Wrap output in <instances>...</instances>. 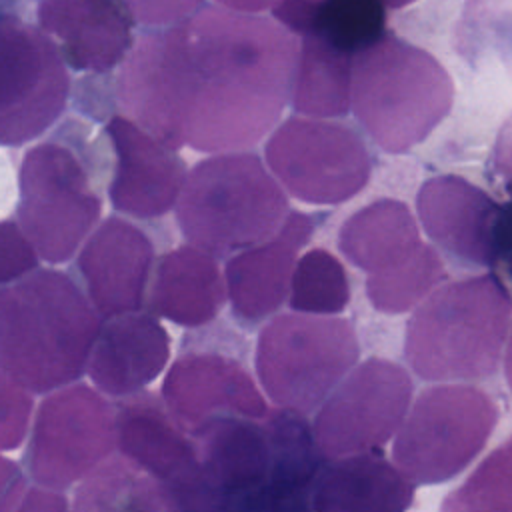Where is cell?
Here are the masks:
<instances>
[{"instance_id":"52a82bcc","label":"cell","mask_w":512,"mask_h":512,"mask_svg":"<svg viewBox=\"0 0 512 512\" xmlns=\"http://www.w3.org/2000/svg\"><path fill=\"white\" fill-rule=\"evenodd\" d=\"M360 344L352 322L338 316L280 314L258 334L254 368L274 408L316 412L356 366Z\"/></svg>"},{"instance_id":"7a4b0ae2","label":"cell","mask_w":512,"mask_h":512,"mask_svg":"<svg viewBox=\"0 0 512 512\" xmlns=\"http://www.w3.org/2000/svg\"><path fill=\"white\" fill-rule=\"evenodd\" d=\"M100 324L72 274L36 268L0 286V370L40 396L80 382Z\"/></svg>"},{"instance_id":"d590c367","label":"cell","mask_w":512,"mask_h":512,"mask_svg":"<svg viewBox=\"0 0 512 512\" xmlns=\"http://www.w3.org/2000/svg\"><path fill=\"white\" fill-rule=\"evenodd\" d=\"M28 486L22 464L0 454V512H16Z\"/></svg>"},{"instance_id":"8fae6325","label":"cell","mask_w":512,"mask_h":512,"mask_svg":"<svg viewBox=\"0 0 512 512\" xmlns=\"http://www.w3.org/2000/svg\"><path fill=\"white\" fill-rule=\"evenodd\" d=\"M70 84L56 44L24 12L0 16V146L46 134L68 106Z\"/></svg>"},{"instance_id":"6da1fadb","label":"cell","mask_w":512,"mask_h":512,"mask_svg":"<svg viewBox=\"0 0 512 512\" xmlns=\"http://www.w3.org/2000/svg\"><path fill=\"white\" fill-rule=\"evenodd\" d=\"M298 40L272 18L206 6L144 30L116 78L120 114L170 150L244 152L290 100Z\"/></svg>"},{"instance_id":"4dcf8cb0","label":"cell","mask_w":512,"mask_h":512,"mask_svg":"<svg viewBox=\"0 0 512 512\" xmlns=\"http://www.w3.org/2000/svg\"><path fill=\"white\" fill-rule=\"evenodd\" d=\"M310 488L266 480L260 486L222 498L216 512H312Z\"/></svg>"},{"instance_id":"7402d4cb","label":"cell","mask_w":512,"mask_h":512,"mask_svg":"<svg viewBox=\"0 0 512 512\" xmlns=\"http://www.w3.org/2000/svg\"><path fill=\"white\" fill-rule=\"evenodd\" d=\"M412 500L414 482L378 450L328 460L310 492L312 512H406Z\"/></svg>"},{"instance_id":"7bdbcfd3","label":"cell","mask_w":512,"mask_h":512,"mask_svg":"<svg viewBox=\"0 0 512 512\" xmlns=\"http://www.w3.org/2000/svg\"><path fill=\"white\" fill-rule=\"evenodd\" d=\"M382 2H384L386 8L400 10V8H404V6H408V4H412V2H416V0H382Z\"/></svg>"},{"instance_id":"9c48e42d","label":"cell","mask_w":512,"mask_h":512,"mask_svg":"<svg viewBox=\"0 0 512 512\" xmlns=\"http://www.w3.org/2000/svg\"><path fill=\"white\" fill-rule=\"evenodd\" d=\"M116 452V404L74 382L36 404L22 468L36 486L66 492Z\"/></svg>"},{"instance_id":"44dd1931","label":"cell","mask_w":512,"mask_h":512,"mask_svg":"<svg viewBox=\"0 0 512 512\" xmlns=\"http://www.w3.org/2000/svg\"><path fill=\"white\" fill-rule=\"evenodd\" d=\"M226 302L218 260L190 244L162 254L152 270L146 310L182 328L210 324Z\"/></svg>"},{"instance_id":"d4e9b609","label":"cell","mask_w":512,"mask_h":512,"mask_svg":"<svg viewBox=\"0 0 512 512\" xmlns=\"http://www.w3.org/2000/svg\"><path fill=\"white\" fill-rule=\"evenodd\" d=\"M354 56L310 32L300 36L292 78V108L306 118H338L350 110Z\"/></svg>"},{"instance_id":"2e32d148","label":"cell","mask_w":512,"mask_h":512,"mask_svg":"<svg viewBox=\"0 0 512 512\" xmlns=\"http://www.w3.org/2000/svg\"><path fill=\"white\" fill-rule=\"evenodd\" d=\"M104 136L112 152L106 194L114 212L132 220L168 214L188 174L180 154L122 114L108 118Z\"/></svg>"},{"instance_id":"74e56055","label":"cell","mask_w":512,"mask_h":512,"mask_svg":"<svg viewBox=\"0 0 512 512\" xmlns=\"http://www.w3.org/2000/svg\"><path fill=\"white\" fill-rule=\"evenodd\" d=\"M494 166L506 188L512 192V114L498 130V138L494 144Z\"/></svg>"},{"instance_id":"5bb4252c","label":"cell","mask_w":512,"mask_h":512,"mask_svg":"<svg viewBox=\"0 0 512 512\" xmlns=\"http://www.w3.org/2000/svg\"><path fill=\"white\" fill-rule=\"evenodd\" d=\"M160 396L188 434L224 416L264 420L270 414L262 390L236 358L196 346L170 364Z\"/></svg>"},{"instance_id":"8992f818","label":"cell","mask_w":512,"mask_h":512,"mask_svg":"<svg viewBox=\"0 0 512 512\" xmlns=\"http://www.w3.org/2000/svg\"><path fill=\"white\" fill-rule=\"evenodd\" d=\"M174 208L188 244L216 260L272 238L290 212L276 178L252 152L214 154L194 164Z\"/></svg>"},{"instance_id":"e575fe53","label":"cell","mask_w":512,"mask_h":512,"mask_svg":"<svg viewBox=\"0 0 512 512\" xmlns=\"http://www.w3.org/2000/svg\"><path fill=\"white\" fill-rule=\"evenodd\" d=\"M318 2L312 0H280L274 8V20L294 36H306L314 28Z\"/></svg>"},{"instance_id":"1f68e13d","label":"cell","mask_w":512,"mask_h":512,"mask_svg":"<svg viewBox=\"0 0 512 512\" xmlns=\"http://www.w3.org/2000/svg\"><path fill=\"white\" fill-rule=\"evenodd\" d=\"M34 408V394L0 370V452H10L24 444Z\"/></svg>"},{"instance_id":"ac0fdd59","label":"cell","mask_w":512,"mask_h":512,"mask_svg":"<svg viewBox=\"0 0 512 512\" xmlns=\"http://www.w3.org/2000/svg\"><path fill=\"white\" fill-rule=\"evenodd\" d=\"M36 22L76 72L108 74L136 42V24L122 0H40Z\"/></svg>"},{"instance_id":"b9f144b4","label":"cell","mask_w":512,"mask_h":512,"mask_svg":"<svg viewBox=\"0 0 512 512\" xmlns=\"http://www.w3.org/2000/svg\"><path fill=\"white\" fill-rule=\"evenodd\" d=\"M14 12H24L22 0H0V16L14 14Z\"/></svg>"},{"instance_id":"484cf974","label":"cell","mask_w":512,"mask_h":512,"mask_svg":"<svg viewBox=\"0 0 512 512\" xmlns=\"http://www.w3.org/2000/svg\"><path fill=\"white\" fill-rule=\"evenodd\" d=\"M72 512H170L158 480L114 452L74 486Z\"/></svg>"},{"instance_id":"4316f807","label":"cell","mask_w":512,"mask_h":512,"mask_svg":"<svg viewBox=\"0 0 512 512\" xmlns=\"http://www.w3.org/2000/svg\"><path fill=\"white\" fill-rule=\"evenodd\" d=\"M446 280L438 252L422 244L406 262L366 278L370 304L384 314H402L416 308Z\"/></svg>"},{"instance_id":"f546056e","label":"cell","mask_w":512,"mask_h":512,"mask_svg":"<svg viewBox=\"0 0 512 512\" xmlns=\"http://www.w3.org/2000/svg\"><path fill=\"white\" fill-rule=\"evenodd\" d=\"M384 10L382 0H324L318 2L312 32L356 56L384 36Z\"/></svg>"},{"instance_id":"83f0119b","label":"cell","mask_w":512,"mask_h":512,"mask_svg":"<svg viewBox=\"0 0 512 512\" xmlns=\"http://www.w3.org/2000/svg\"><path fill=\"white\" fill-rule=\"evenodd\" d=\"M350 302V284L340 260L322 248H312L296 260L288 304L294 312L334 316Z\"/></svg>"},{"instance_id":"836d02e7","label":"cell","mask_w":512,"mask_h":512,"mask_svg":"<svg viewBox=\"0 0 512 512\" xmlns=\"http://www.w3.org/2000/svg\"><path fill=\"white\" fill-rule=\"evenodd\" d=\"M136 26L170 28L194 16L204 0H122Z\"/></svg>"},{"instance_id":"7c38bea8","label":"cell","mask_w":512,"mask_h":512,"mask_svg":"<svg viewBox=\"0 0 512 512\" xmlns=\"http://www.w3.org/2000/svg\"><path fill=\"white\" fill-rule=\"evenodd\" d=\"M414 382L394 360L370 356L356 364L316 410L314 442L322 458L376 452L402 426Z\"/></svg>"},{"instance_id":"d6a6232c","label":"cell","mask_w":512,"mask_h":512,"mask_svg":"<svg viewBox=\"0 0 512 512\" xmlns=\"http://www.w3.org/2000/svg\"><path fill=\"white\" fill-rule=\"evenodd\" d=\"M40 264V256L14 220L0 222V286H8L30 272Z\"/></svg>"},{"instance_id":"4fadbf2b","label":"cell","mask_w":512,"mask_h":512,"mask_svg":"<svg viewBox=\"0 0 512 512\" xmlns=\"http://www.w3.org/2000/svg\"><path fill=\"white\" fill-rule=\"evenodd\" d=\"M114 404L116 452L160 482L170 512H216L220 498L202 474L194 440L160 392L144 390Z\"/></svg>"},{"instance_id":"f1b7e54d","label":"cell","mask_w":512,"mask_h":512,"mask_svg":"<svg viewBox=\"0 0 512 512\" xmlns=\"http://www.w3.org/2000/svg\"><path fill=\"white\" fill-rule=\"evenodd\" d=\"M438 512H512V434L446 494Z\"/></svg>"},{"instance_id":"277c9868","label":"cell","mask_w":512,"mask_h":512,"mask_svg":"<svg viewBox=\"0 0 512 512\" xmlns=\"http://www.w3.org/2000/svg\"><path fill=\"white\" fill-rule=\"evenodd\" d=\"M100 166L82 126L62 124L32 144L18 168L16 222L48 264H64L102 216Z\"/></svg>"},{"instance_id":"f35d334b","label":"cell","mask_w":512,"mask_h":512,"mask_svg":"<svg viewBox=\"0 0 512 512\" xmlns=\"http://www.w3.org/2000/svg\"><path fill=\"white\" fill-rule=\"evenodd\" d=\"M496 250L498 262H512V202L502 204Z\"/></svg>"},{"instance_id":"5b68a950","label":"cell","mask_w":512,"mask_h":512,"mask_svg":"<svg viewBox=\"0 0 512 512\" xmlns=\"http://www.w3.org/2000/svg\"><path fill=\"white\" fill-rule=\"evenodd\" d=\"M454 104V82L426 50L384 34L352 60L350 108L364 132L390 154L430 136Z\"/></svg>"},{"instance_id":"8d00e7d4","label":"cell","mask_w":512,"mask_h":512,"mask_svg":"<svg viewBox=\"0 0 512 512\" xmlns=\"http://www.w3.org/2000/svg\"><path fill=\"white\" fill-rule=\"evenodd\" d=\"M16 512H72V504L66 492L32 484L28 486Z\"/></svg>"},{"instance_id":"cb8c5ba5","label":"cell","mask_w":512,"mask_h":512,"mask_svg":"<svg viewBox=\"0 0 512 512\" xmlns=\"http://www.w3.org/2000/svg\"><path fill=\"white\" fill-rule=\"evenodd\" d=\"M422 244L412 212L392 198H380L356 210L338 234L344 258L368 274L406 262Z\"/></svg>"},{"instance_id":"d6986e66","label":"cell","mask_w":512,"mask_h":512,"mask_svg":"<svg viewBox=\"0 0 512 512\" xmlns=\"http://www.w3.org/2000/svg\"><path fill=\"white\" fill-rule=\"evenodd\" d=\"M312 232L314 222L306 212H288L272 238L228 258L226 300L240 324L256 326L288 300L298 252Z\"/></svg>"},{"instance_id":"603a6c76","label":"cell","mask_w":512,"mask_h":512,"mask_svg":"<svg viewBox=\"0 0 512 512\" xmlns=\"http://www.w3.org/2000/svg\"><path fill=\"white\" fill-rule=\"evenodd\" d=\"M190 436L202 474L220 502L270 480L274 458L264 420L224 416Z\"/></svg>"},{"instance_id":"e0dca14e","label":"cell","mask_w":512,"mask_h":512,"mask_svg":"<svg viewBox=\"0 0 512 512\" xmlns=\"http://www.w3.org/2000/svg\"><path fill=\"white\" fill-rule=\"evenodd\" d=\"M416 210L424 232L454 262L468 268L498 264L502 204L480 186L456 174L434 176L420 186Z\"/></svg>"},{"instance_id":"60d3db41","label":"cell","mask_w":512,"mask_h":512,"mask_svg":"<svg viewBox=\"0 0 512 512\" xmlns=\"http://www.w3.org/2000/svg\"><path fill=\"white\" fill-rule=\"evenodd\" d=\"M504 376H506L508 388L512 392V324H510V332H508V340H506V348H504Z\"/></svg>"},{"instance_id":"3957f363","label":"cell","mask_w":512,"mask_h":512,"mask_svg":"<svg viewBox=\"0 0 512 512\" xmlns=\"http://www.w3.org/2000/svg\"><path fill=\"white\" fill-rule=\"evenodd\" d=\"M510 324L512 296L496 274L448 282L414 308L404 356L428 382L480 380L498 370Z\"/></svg>"},{"instance_id":"9a60e30c","label":"cell","mask_w":512,"mask_h":512,"mask_svg":"<svg viewBox=\"0 0 512 512\" xmlns=\"http://www.w3.org/2000/svg\"><path fill=\"white\" fill-rule=\"evenodd\" d=\"M154 264V242L144 228L110 214L80 246L74 270L92 308L106 320L144 310Z\"/></svg>"},{"instance_id":"ba28073f","label":"cell","mask_w":512,"mask_h":512,"mask_svg":"<svg viewBox=\"0 0 512 512\" xmlns=\"http://www.w3.org/2000/svg\"><path fill=\"white\" fill-rule=\"evenodd\" d=\"M498 418V404L478 386H428L394 436L392 462L410 482H448L484 450Z\"/></svg>"},{"instance_id":"ee69618b","label":"cell","mask_w":512,"mask_h":512,"mask_svg":"<svg viewBox=\"0 0 512 512\" xmlns=\"http://www.w3.org/2000/svg\"><path fill=\"white\" fill-rule=\"evenodd\" d=\"M312 2H324V0H312Z\"/></svg>"},{"instance_id":"ab89813d","label":"cell","mask_w":512,"mask_h":512,"mask_svg":"<svg viewBox=\"0 0 512 512\" xmlns=\"http://www.w3.org/2000/svg\"><path fill=\"white\" fill-rule=\"evenodd\" d=\"M218 6L240 12V14H258L268 8H274L280 0H214Z\"/></svg>"},{"instance_id":"ffe728a7","label":"cell","mask_w":512,"mask_h":512,"mask_svg":"<svg viewBox=\"0 0 512 512\" xmlns=\"http://www.w3.org/2000/svg\"><path fill=\"white\" fill-rule=\"evenodd\" d=\"M172 342L148 310L102 320L86 376L106 398L122 400L144 392L168 366Z\"/></svg>"},{"instance_id":"30bf717a","label":"cell","mask_w":512,"mask_h":512,"mask_svg":"<svg viewBox=\"0 0 512 512\" xmlns=\"http://www.w3.org/2000/svg\"><path fill=\"white\" fill-rule=\"evenodd\" d=\"M264 158L286 192L308 204H342L368 184L372 172L360 134L318 118L284 120L270 134Z\"/></svg>"}]
</instances>
